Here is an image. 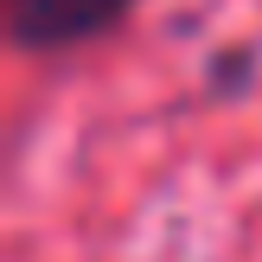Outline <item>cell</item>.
I'll return each mask as SVG.
<instances>
[{"label": "cell", "instance_id": "1", "mask_svg": "<svg viewBox=\"0 0 262 262\" xmlns=\"http://www.w3.org/2000/svg\"><path fill=\"white\" fill-rule=\"evenodd\" d=\"M135 0H7V26L13 45L26 51H58V45H83V38L109 32Z\"/></svg>", "mask_w": 262, "mask_h": 262}]
</instances>
